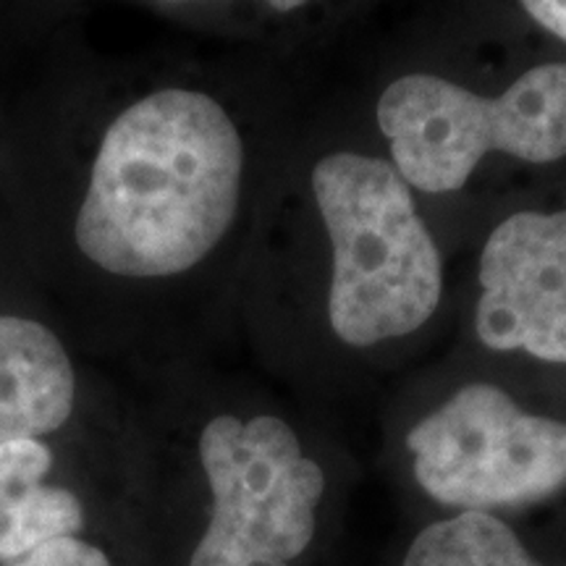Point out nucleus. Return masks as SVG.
Instances as JSON below:
<instances>
[{
	"mask_svg": "<svg viewBox=\"0 0 566 566\" xmlns=\"http://www.w3.org/2000/svg\"><path fill=\"white\" fill-rule=\"evenodd\" d=\"M304 129L260 142L212 92H147L103 134L76 244L124 281H171L208 265L258 202H271Z\"/></svg>",
	"mask_w": 566,
	"mask_h": 566,
	"instance_id": "obj_1",
	"label": "nucleus"
},
{
	"mask_svg": "<svg viewBox=\"0 0 566 566\" xmlns=\"http://www.w3.org/2000/svg\"><path fill=\"white\" fill-rule=\"evenodd\" d=\"M273 292H302L344 349L420 334L443 313L449 260L378 139L304 129L268 202Z\"/></svg>",
	"mask_w": 566,
	"mask_h": 566,
	"instance_id": "obj_2",
	"label": "nucleus"
},
{
	"mask_svg": "<svg viewBox=\"0 0 566 566\" xmlns=\"http://www.w3.org/2000/svg\"><path fill=\"white\" fill-rule=\"evenodd\" d=\"M370 113L380 150L409 189L422 202L449 200L493 158H566V61L535 63L499 90L412 69L384 82Z\"/></svg>",
	"mask_w": 566,
	"mask_h": 566,
	"instance_id": "obj_3",
	"label": "nucleus"
},
{
	"mask_svg": "<svg viewBox=\"0 0 566 566\" xmlns=\"http://www.w3.org/2000/svg\"><path fill=\"white\" fill-rule=\"evenodd\" d=\"M200 462L212 516L189 566H292L307 551L325 472L283 417H212Z\"/></svg>",
	"mask_w": 566,
	"mask_h": 566,
	"instance_id": "obj_4",
	"label": "nucleus"
},
{
	"mask_svg": "<svg viewBox=\"0 0 566 566\" xmlns=\"http://www.w3.org/2000/svg\"><path fill=\"white\" fill-rule=\"evenodd\" d=\"M407 451L422 491L462 512L535 504L566 488V422L527 412L485 380L417 420Z\"/></svg>",
	"mask_w": 566,
	"mask_h": 566,
	"instance_id": "obj_5",
	"label": "nucleus"
},
{
	"mask_svg": "<svg viewBox=\"0 0 566 566\" xmlns=\"http://www.w3.org/2000/svg\"><path fill=\"white\" fill-rule=\"evenodd\" d=\"M472 331L491 352L566 365V205L512 210L475 254Z\"/></svg>",
	"mask_w": 566,
	"mask_h": 566,
	"instance_id": "obj_6",
	"label": "nucleus"
},
{
	"mask_svg": "<svg viewBox=\"0 0 566 566\" xmlns=\"http://www.w3.org/2000/svg\"><path fill=\"white\" fill-rule=\"evenodd\" d=\"M74 367L45 325L0 317V443L59 430L74 409Z\"/></svg>",
	"mask_w": 566,
	"mask_h": 566,
	"instance_id": "obj_7",
	"label": "nucleus"
},
{
	"mask_svg": "<svg viewBox=\"0 0 566 566\" xmlns=\"http://www.w3.org/2000/svg\"><path fill=\"white\" fill-rule=\"evenodd\" d=\"M53 454L38 438L0 443V558L17 562L42 543L76 535L84 525L80 499L42 483Z\"/></svg>",
	"mask_w": 566,
	"mask_h": 566,
	"instance_id": "obj_8",
	"label": "nucleus"
},
{
	"mask_svg": "<svg viewBox=\"0 0 566 566\" xmlns=\"http://www.w3.org/2000/svg\"><path fill=\"white\" fill-rule=\"evenodd\" d=\"M405 566H543L512 527L488 512H462L415 537Z\"/></svg>",
	"mask_w": 566,
	"mask_h": 566,
	"instance_id": "obj_9",
	"label": "nucleus"
},
{
	"mask_svg": "<svg viewBox=\"0 0 566 566\" xmlns=\"http://www.w3.org/2000/svg\"><path fill=\"white\" fill-rule=\"evenodd\" d=\"M9 566H111L108 556L90 543L71 537H55L17 558Z\"/></svg>",
	"mask_w": 566,
	"mask_h": 566,
	"instance_id": "obj_10",
	"label": "nucleus"
},
{
	"mask_svg": "<svg viewBox=\"0 0 566 566\" xmlns=\"http://www.w3.org/2000/svg\"><path fill=\"white\" fill-rule=\"evenodd\" d=\"M520 6L541 30L566 45V0H520Z\"/></svg>",
	"mask_w": 566,
	"mask_h": 566,
	"instance_id": "obj_11",
	"label": "nucleus"
},
{
	"mask_svg": "<svg viewBox=\"0 0 566 566\" xmlns=\"http://www.w3.org/2000/svg\"><path fill=\"white\" fill-rule=\"evenodd\" d=\"M166 3H181V0H166ZM265 3L273 13H296V11L307 9L313 0H265Z\"/></svg>",
	"mask_w": 566,
	"mask_h": 566,
	"instance_id": "obj_12",
	"label": "nucleus"
}]
</instances>
